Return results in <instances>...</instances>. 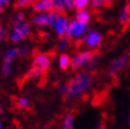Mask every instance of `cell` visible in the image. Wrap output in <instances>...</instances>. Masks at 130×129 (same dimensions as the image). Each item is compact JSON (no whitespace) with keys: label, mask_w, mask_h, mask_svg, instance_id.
<instances>
[{"label":"cell","mask_w":130,"mask_h":129,"mask_svg":"<svg viewBox=\"0 0 130 129\" xmlns=\"http://www.w3.org/2000/svg\"><path fill=\"white\" fill-rule=\"evenodd\" d=\"M57 66L60 70L66 71L71 66V57L68 53H61L57 57Z\"/></svg>","instance_id":"cell-14"},{"label":"cell","mask_w":130,"mask_h":129,"mask_svg":"<svg viewBox=\"0 0 130 129\" xmlns=\"http://www.w3.org/2000/svg\"><path fill=\"white\" fill-rule=\"evenodd\" d=\"M128 125L130 126V114H129V117H128Z\"/></svg>","instance_id":"cell-36"},{"label":"cell","mask_w":130,"mask_h":129,"mask_svg":"<svg viewBox=\"0 0 130 129\" xmlns=\"http://www.w3.org/2000/svg\"><path fill=\"white\" fill-rule=\"evenodd\" d=\"M64 1H66V0H52L53 9L56 10V11L62 12L63 11V6H64Z\"/></svg>","instance_id":"cell-26"},{"label":"cell","mask_w":130,"mask_h":129,"mask_svg":"<svg viewBox=\"0 0 130 129\" xmlns=\"http://www.w3.org/2000/svg\"><path fill=\"white\" fill-rule=\"evenodd\" d=\"M25 19H27V14L23 12V10H17L11 18V27L18 25V24L24 22Z\"/></svg>","instance_id":"cell-16"},{"label":"cell","mask_w":130,"mask_h":129,"mask_svg":"<svg viewBox=\"0 0 130 129\" xmlns=\"http://www.w3.org/2000/svg\"><path fill=\"white\" fill-rule=\"evenodd\" d=\"M112 1H113V0H108V2H109V3H110V2H112Z\"/></svg>","instance_id":"cell-37"},{"label":"cell","mask_w":130,"mask_h":129,"mask_svg":"<svg viewBox=\"0 0 130 129\" xmlns=\"http://www.w3.org/2000/svg\"><path fill=\"white\" fill-rule=\"evenodd\" d=\"M31 10L34 13H45L54 9L52 0H34L31 5Z\"/></svg>","instance_id":"cell-10"},{"label":"cell","mask_w":130,"mask_h":129,"mask_svg":"<svg viewBox=\"0 0 130 129\" xmlns=\"http://www.w3.org/2000/svg\"><path fill=\"white\" fill-rule=\"evenodd\" d=\"M71 10H74V0H66L63 11H71Z\"/></svg>","instance_id":"cell-30"},{"label":"cell","mask_w":130,"mask_h":129,"mask_svg":"<svg viewBox=\"0 0 130 129\" xmlns=\"http://www.w3.org/2000/svg\"><path fill=\"white\" fill-rule=\"evenodd\" d=\"M62 15V12L52 10L45 13H35L31 18V24L37 28H49L52 29L56 20Z\"/></svg>","instance_id":"cell-2"},{"label":"cell","mask_w":130,"mask_h":129,"mask_svg":"<svg viewBox=\"0 0 130 129\" xmlns=\"http://www.w3.org/2000/svg\"><path fill=\"white\" fill-rule=\"evenodd\" d=\"M108 3V0H90V6L93 10H101Z\"/></svg>","instance_id":"cell-21"},{"label":"cell","mask_w":130,"mask_h":129,"mask_svg":"<svg viewBox=\"0 0 130 129\" xmlns=\"http://www.w3.org/2000/svg\"><path fill=\"white\" fill-rule=\"evenodd\" d=\"M8 34H9V30L5 27L4 24L0 23V46L3 43V41L8 38Z\"/></svg>","instance_id":"cell-25"},{"label":"cell","mask_w":130,"mask_h":129,"mask_svg":"<svg viewBox=\"0 0 130 129\" xmlns=\"http://www.w3.org/2000/svg\"><path fill=\"white\" fill-rule=\"evenodd\" d=\"M31 52H32V47L29 43H23L20 47H18V53H19V56L20 57L28 56L31 54Z\"/></svg>","instance_id":"cell-20"},{"label":"cell","mask_w":130,"mask_h":129,"mask_svg":"<svg viewBox=\"0 0 130 129\" xmlns=\"http://www.w3.org/2000/svg\"><path fill=\"white\" fill-rule=\"evenodd\" d=\"M60 129H74V114L72 112H68L63 117Z\"/></svg>","instance_id":"cell-17"},{"label":"cell","mask_w":130,"mask_h":129,"mask_svg":"<svg viewBox=\"0 0 130 129\" xmlns=\"http://www.w3.org/2000/svg\"><path fill=\"white\" fill-rule=\"evenodd\" d=\"M2 112H3V109H2V107H1V106H0V115L2 114Z\"/></svg>","instance_id":"cell-35"},{"label":"cell","mask_w":130,"mask_h":129,"mask_svg":"<svg viewBox=\"0 0 130 129\" xmlns=\"http://www.w3.org/2000/svg\"><path fill=\"white\" fill-rule=\"evenodd\" d=\"M88 24L80 22L76 19H72L69 22V27L67 30L66 36L68 38H70L71 40H80L84 38V36L86 35V33L88 32Z\"/></svg>","instance_id":"cell-4"},{"label":"cell","mask_w":130,"mask_h":129,"mask_svg":"<svg viewBox=\"0 0 130 129\" xmlns=\"http://www.w3.org/2000/svg\"><path fill=\"white\" fill-rule=\"evenodd\" d=\"M95 129H104V125H103L102 123H100L99 125H97V126L95 127Z\"/></svg>","instance_id":"cell-33"},{"label":"cell","mask_w":130,"mask_h":129,"mask_svg":"<svg viewBox=\"0 0 130 129\" xmlns=\"http://www.w3.org/2000/svg\"><path fill=\"white\" fill-rule=\"evenodd\" d=\"M34 0H15V6L18 10H23L27 8H31Z\"/></svg>","instance_id":"cell-22"},{"label":"cell","mask_w":130,"mask_h":129,"mask_svg":"<svg viewBox=\"0 0 130 129\" xmlns=\"http://www.w3.org/2000/svg\"><path fill=\"white\" fill-rule=\"evenodd\" d=\"M76 20H78L84 23H89L92 20V13L89 9H83V10H76L75 11V15H74Z\"/></svg>","instance_id":"cell-12"},{"label":"cell","mask_w":130,"mask_h":129,"mask_svg":"<svg viewBox=\"0 0 130 129\" xmlns=\"http://www.w3.org/2000/svg\"><path fill=\"white\" fill-rule=\"evenodd\" d=\"M90 6V0H74V10L88 9Z\"/></svg>","instance_id":"cell-23"},{"label":"cell","mask_w":130,"mask_h":129,"mask_svg":"<svg viewBox=\"0 0 130 129\" xmlns=\"http://www.w3.org/2000/svg\"><path fill=\"white\" fill-rule=\"evenodd\" d=\"M93 85V75L90 71H79L68 82L67 99L76 101L83 98Z\"/></svg>","instance_id":"cell-1"},{"label":"cell","mask_w":130,"mask_h":129,"mask_svg":"<svg viewBox=\"0 0 130 129\" xmlns=\"http://www.w3.org/2000/svg\"><path fill=\"white\" fill-rule=\"evenodd\" d=\"M129 64H130V54L129 53L122 54L110 62L108 67V74L112 77L118 76Z\"/></svg>","instance_id":"cell-6"},{"label":"cell","mask_w":130,"mask_h":129,"mask_svg":"<svg viewBox=\"0 0 130 129\" xmlns=\"http://www.w3.org/2000/svg\"><path fill=\"white\" fill-rule=\"evenodd\" d=\"M16 105L19 109H22V110H27L31 107V102L28 98H25V96H20V98H18L17 101H16Z\"/></svg>","instance_id":"cell-19"},{"label":"cell","mask_w":130,"mask_h":129,"mask_svg":"<svg viewBox=\"0 0 130 129\" xmlns=\"http://www.w3.org/2000/svg\"><path fill=\"white\" fill-rule=\"evenodd\" d=\"M13 0H0V16L3 14L5 9L12 3Z\"/></svg>","instance_id":"cell-29"},{"label":"cell","mask_w":130,"mask_h":129,"mask_svg":"<svg viewBox=\"0 0 130 129\" xmlns=\"http://www.w3.org/2000/svg\"><path fill=\"white\" fill-rule=\"evenodd\" d=\"M31 33H32V24L28 21H24L18 25L11 27L8 34V38L13 43H19L27 39L31 35Z\"/></svg>","instance_id":"cell-3"},{"label":"cell","mask_w":130,"mask_h":129,"mask_svg":"<svg viewBox=\"0 0 130 129\" xmlns=\"http://www.w3.org/2000/svg\"><path fill=\"white\" fill-rule=\"evenodd\" d=\"M19 56V53H18V48L16 47H13V48H10L8 49L4 52L3 54V62H6V63H12L13 64V61H14L17 57Z\"/></svg>","instance_id":"cell-15"},{"label":"cell","mask_w":130,"mask_h":129,"mask_svg":"<svg viewBox=\"0 0 130 129\" xmlns=\"http://www.w3.org/2000/svg\"><path fill=\"white\" fill-rule=\"evenodd\" d=\"M42 38H43V39H50L51 34L49 33V32H43V33H42Z\"/></svg>","instance_id":"cell-31"},{"label":"cell","mask_w":130,"mask_h":129,"mask_svg":"<svg viewBox=\"0 0 130 129\" xmlns=\"http://www.w3.org/2000/svg\"><path fill=\"white\" fill-rule=\"evenodd\" d=\"M57 90H58V92H59L61 95L66 96V94H67V92H68V82H62V83H60L59 85H58Z\"/></svg>","instance_id":"cell-28"},{"label":"cell","mask_w":130,"mask_h":129,"mask_svg":"<svg viewBox=\"0 0 130 129\" xmlns=\"http://www.w3.org/2000/svg\"><path fill=\"white\" fill-rule=\"evenodd\" d=\"M83 43L88 50H96L99 49L103 43V35L100 31L90 30L88 31L86 35L83 38Z\"/></svg>","instance_id":"cell-7"},{"label":"cell","mask_w":130,"mask_h":129,"mask_svg":"<svg viewBox=\"0 0 130 129\" xmlns=\"http://www.w3.org/2000/svg\"><path fill=\"white\" fill-rule=\"evenodd\" d=\"M69 22H70V19H69L66 15L62 14V15L56 20V22L54 23L53 27H52V30H53L54 34H55L57 37L66 36L67 30H68V27H69Z\"/></svg>","instance_id":"cell-9"},{"label":"cell","mask_w":130,"mask_h":129,"mask_svg":"<svg viewBox=\"0 0 130 129\" xmlns=\"http://www.w3.org/2000/svg\"><path fill=\"white\" fill-rule=\"evenodd\" d=\"M0 129H3V124H2L1 121H0Z\"/></svg>","instance_id":"cell-34"},{"label":"cell","mask_w":130,"mask_h":129,"mask_svg":"<svg viewBox=\"0 0 130 129\" xmlns=\"http://www.w3.org/2000/svg\"><path fill=\"white\" fill-rule=\"evenodd\" d=\"M95 52L92 50H83L78 51L77 53H75L72 57H71V66L70 68L73 70H79L87 67V64L91 60V58L94 56Z\"/></svg>","instance_id":"cell-5"},{"label":"cell","mask_w":130,"mask_h":129,"mask_svg":"<svg viewBox=\"0 0 130 129\" xmlns=\"http://www.w3.org/2000/svg\"><path fill=\"white\" fill-rule=\"evenodd\" d=\"M99 59H100V55L95 52L94 56L91 58V60L89 61V63L87 64L86 67V71H91V70H94L97 66V63H99Z\"/></svg>","instance_id":"cell-24"},{"label":"cell","mask_w":130,"mask_h":129,"mask_svg":"<svg viewBox=\"0 0 130 129\" xmlns=\"http://www.w3.org/2000/svg\"><path fill=\"white\" fill-rule=\"evenodd\" d=\"M71 46V39L68 38L67 36H62V37H58V40L55 44V51L58 54L61 53H66L67 50Z\"/></svg>","instance_id":"cell-11"},{"label":"cell","mask_w":130,"mask_h":129,"mask_svg":"<svg viewBox=\"0 0 130 129\" xmlns=\"http://www.w3.org/2000/svg\"><path fill=\"white\" fill-rule=\"evenodd\" d=\"M119 21L122 25H128L130 23V2H127L123 6L119 15Z\"/></svg>","instance_id":"cell-13"},{"label":"cell","mask_w":130,"mask_h":129,"mask_svg":"<svg viewBox=\"0 0 130 129\" xmlns=\"http://www.w3.org/2000/svg\"><path fill=\"white\" fill-rule=\"evenodd\" d=\"M1 72L3 75L9 76L12 73V63H6V62H2L1 66Z\"/></svg>","instance_id":"cell-27"},{"label":"cell","mask_w":130,"mask_h":129,"mask_svg":"<svg viewBox=\"0 0 130 129\" xmlns=\"http://www.w3.org/2000/svg\"><path fill=\"white\" fill-rule=\"evenodd\" d=\"M52 64V56L44 52H37L34 54L32 59V66L47 72Z\"/></svg>","instance_id":"cell-8"},{"label":"cell","mask_w":130,"mask_h":129,"mask_svg":"<svg viewBox=\"0 0 130 129\" xmlns=\"http://www.w3.org/2000/svg\"><path fill=\"white\" fill-rule=\"evenodd\" d=\"M43 74H44V72L42 70L32 66V68L29 70V72L27 74V77L29 79H39L43 76Z\"/></svg>","instance_id":"cell-18"},{"label":"cell","mask_w":130,"mask_h":129,"mask_svg":"<svg viewBox=\"0 0 130 129\" xmlns=\"http://www.w3.org/2000/svg\"><path fill=\"white\" fill-rule=\"evenodd\" d=\"M41 129H54V127L52 126V125H50V124H48V125H44Z\"/></svg>","instance_id":"cell-32"}]
</instances>
